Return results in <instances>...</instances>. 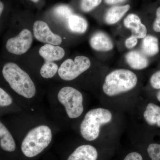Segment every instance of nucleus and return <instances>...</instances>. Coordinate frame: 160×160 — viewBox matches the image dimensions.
<instances>
[{
    "label": "nucleus",
    "instance_id": "f257e3e1",
    "mask_svg": "<svg viewBox=\"0 0 160 160\" xmlns=\"http://www.w3.org/2000/svg\"><path fill=\"white\" fill-rule=\"evenodd\" d=\"M2 76L13 93L18 96L31 99L36 94L35 85L28 73L12 62L6 63L2 70Z\"/></svg>",
    "mask_w": 160,
    "mask_h": 160
},
{
    "label": "nucleus",
    "instance_id": "f03ea898",
    "mask_svg": "<svg viewBox=\"0 0 160 160\" xmlns=\"http://www.w3.org/2000/svg\"><path fill=\"white\" fill-rule=\"evenodd\" d=\"M53 135L51 128L45 124L38 125L29 129L20 145L22 154L28 158L37 157L51 144Z\"/></svg>",
    "mask_w": 160,
    "mask_h": 160
},
{
    "label": "nucleus",
    "instance_id": "7ed1b4c3",
    "mask_svg": "<svg viewBox=\"0 0 160 160\" xmlns=\"http://www.w3.org/2000/svg\"><path fill=\"white\" fill-rule=\"evenodd\" d=\"M113 115L109 109L96 108L86 112L80 125L81 137L86 142H94L99 137L101 127L111 122Z\"/></svg>",
    "mask_w": 160,
    "mask_h": 160
},
{
    "label": "nucleus",
    "instance_id": "20e7f679",
    "mask_svg": "<svg viewBox=\"0 0 160 160\" xmlns=\"http://www.w3.org/2000/svg\"><path fill=\"white\" fill-rule=\"evenodd\" d=\"M136 74L127 69H116L106 76L103 83L104 94L114 97L132 90L137 85Z\"/></svg>",
    "mask_w": 160,
    "mask_h": 160
},
{
    "label": "nucleus",
    "instance_id": "39448f33",
    "mask_svg": "<svg viewBox=\"0 0 160 160\" xmlns=\"http://www.w3.org/2000/svg\"><path fill=\"white\" fill-rule=\"evenodd\" d=\"M57 98L70 119L78 118L82 114L84 111L83 96L77 89L71 86H65L60 89Z\"/></svg>",
    "mask_w": 160,
    "mask_h": 160
},
{
    "label": "nucleus",
    "instance_id": "423d86ee",
    "mask_svg": "<svg viewBox=\"0 0 160 160\" xmlns=\"http://www.w3.org/2000/svg\"><path fill=\"white\" fill-rule=\"evenodd\" d=\"M113 149L99 147L91 144H83L74 148L66 160H109Z\"/></svg>",
    "mask_w": 160,
    "mask_h": 160
},
{
    "label": "nucleus",
    "instance_id": "0eeeda50",
    "mask_svg": "<svg viewBox=\"0 0 160 160\" xmlns=\"http://www.w3.org/2000/svg\"><path fill=\"white\" fill-rule=\"evenodd\" d=\"M90 66L91 62L89 58L85 56H78L74 60H65L59 67L58 74L64 81H72L89 69Z\"/></svg>",
    "mask_w": 160,
    "mask_h": 160
},
{
    "label": "nucleus",
    "instance_id": "6e6552de",
    "mask_svg": "<svg viewBox=\"0 0 160 160\" xmlns=\"http://www.w3.org/2000/svg\"><path fill=\"white\" fill-rule=\"evenodd\" d=\"M32 42L33 35L31 32L27 29H23L16 36L7 40L6 49L12 54H25L31 48Z\"/></svg>",
    "mask_w": 160,
    "mask_h": 160
},
{
    "label": "nucleus",
    "instance_id": "1a4fd4ad",
    "mask_svg": "<svg viewBox=\"0 0 160 160\" xmlns=\"http://www.w3.org/2000/svg\"><path fill=\"white\" fill-rule=\"evenodd\" d=\"M33 33L36 39L46 44L59 46L62 42L59 35L53 33L48 24L41 20L36 21L33 24Z\"/></svg>",
    "mask_w": 160,
    "mask_h": 160
},
{
    "label": "nucleus",
    "instance_id": "9d476101",
    "mask_svg": "<svg viewBox=\"0 0 160 160\" xmlns=\"http://www.w3.org/2000/svg\"><path fill=\"white\" fill-rule=\"evenodd\" d=\"M17 143L13 133L7 125L0 120V149L8 153L17 150Z\"/></svg>",
    "mask_w": 160,
    "mask_h": 160
},
{
    "label": "nucleus",
    "instance_id": "9b49d317",
    "mask_svg": "<svg viewBox=\"0 0 160 160\" xmlns=\"http://www.w3.org/2000/svg\"><path fill=\"white\" fill-rule=\"evenodd\" d=\"M124 25L127 29H130L132 35L138 39H143L147 35V28L142 23L140 18L136 14L131 13L124 20Z\"/></svg>",
    "mask_w": 160,
    "mask_h": 160
},
{
    "label": "nucleus",
    "instance_id": "f8f14e48",
    "mask_svg": "<svg viewBox=\"0 0 160 160\" xmlns=\"http://www.w3.org/2000/svg\"><path fill=\"white\" fill-rule=\"evenodd\" d=\"M89 44L92 49L99 52L109 51L114 47L110 38L102 32L94 33L90 38Z\"/></svg>",
    "mask_w": 160,
    "mask_h": 160
},
{
    "label": "nucleus",
    "instance_id": "ddd939ff",
    "mask_svg": "<svg viewBox=\"0 0 160 160\" xmlns=\"http://www.w3.org/2000/svg\"><path fill=\"white\" fill-rule=\"evenodd\" d=\"M39 53L45 61L54 62L62 59L65 56V51L60 46L46 44L40 48Z\"/></svg>",
    "mask_w": 160,
    "mask_h": 160
},
{
    "label": "nucleus",
    "instance_id": "4468645a",
    "mask_svg": "<svg viewBox=\"0 0 160 160\" xmlns=\"http://www.w3.org/2000/svg\"><path fill=\"white\" fill-rule=\"evenodd\" d=\"M126 62L135 70L146 69L149 65L148 58L142 52L138 50H132L127 52L125 56Z\"/></svg>",
    "mask_w": 160,
    "mask_h": 160
},
{
    "label": "nucleus",
    "instance_id": "2eb2a0df",
    "mask_svg": "<svg viewBox=\"0 0 160 160\" xmlns=\"http://www.w3.org/2000/svg\"><path fill=\"white\" fill-rule=\"evenodd\" d=\"M15 99L9 92L0 87V116L17 111Z\"/></svg>",
    "mask_w": 160,
    "mask_h": 160
},
{
    "label": "nucleus",
    "instance_id": "dca6fc26",
    "mask_svg": "<svg viewBox=\"0 0 160 160\" xmlns=\"http://www.w3.org/2000/svg\"><path fill=\"white\" fill-rule=\"evenodd\" d=\"M129 5L114 6L109 8L105 16V21L108 25H114L118 22L130 9Z\"/></svg>",
    "mask_w": 160,
    "mask_h": 160
},
{
    "label": "nucleus",
    "instance_id": "f3484780",
    "mask_svg": "<svg viewBox=\"0 0 160 160\" xmlns=\"http://www.w3.org/2000/svg\"><path fill=\"white\" fill-rule=\"evenodd\" d=\"M142 52L146 57H153L159 52L158 38L151 35H146L142 41L141 45Z\"/></svg>",
    "mask_w": 160,
    "mask_h": 160
},
{
    "label": "nucleus",
    "instance_id": "a211bd4d",
    "mask_svg": "<svg viewBox=\"0 0 160 160\" xmlns=\"http://www.w3.org/2000/svg\"><path fill=\"white\" fill-rule=\"evenodd\" d=\"M68 24L70 31L79 34L85 33L88 27L87 21L78 15L73 14L70 16L68 20Z\"/></svg>",
    "mask_w": 160,
    "mask_h": 160
},
{
    "label": "nucleus",
    "instance_id": "6ab92c4d",
    "mask_svg": "<svg viewBox=\"0 0 160 160\" xmlns=\"http://www.w3.org/2000/svg\"><path fill=\"white\" fill-rule=\"evenodd\" d=\"M160 114V107L154 103H149L146 106L143 113V117L146 122L150 126L156 125L157 117Z\"/></svg>",
    "mask_w": 160,
    "mask_h": 160
},
{
    "label": "nucleus",
    "instance_id": "aec40b11",
    "mask_svg": "<svg viewBox=\"0 0 160 160\" xmlns=\"http://www.w3.org/2000/svg\"><path fill=\"white\" fill-rule=\"evenodd\" d=\"M58 69V66L56 63L45 61L40 69V74L44 78H52L57 73Z\"/></svg>",
    "mask_w": 160,
    "mask_h": 160
},
{
    "label": "nucleus",
    "instance_id": "412c9836",
    "mask_svg": "<svg viewBox=\"0 0 160 160\" xmlns=\"http://www.w3.org/2000/svg\"><path fill=\"white\" fill-rule=\"evenodd\" d=\"M53 13L57 17L60 19L68 20L69 17L73 14V12L69 6L60 5L54 8Z\"/></svg>",
    "mask_w": 160,
    "mask_h": 160
},
{
    "label": "nucleus",
    "instance_id": "4be33fe9",
    "mask_svg": "<svg viewBox=\"0 0 160 160\" xmlns=\"http://www.w3.org/2000/svg\"><path fill=\"white\" fill-rule=\"evenodd\" d=\"M146 150L150 160H160V144L151 143Z\"/></svg>",
    "mask_w": 160,
    "mask_h": 160
},
{
    "label": "nucleus",
    "instance_id": "5701e85b",
    "mask_svg": "<svg viewBox=\"0 0 160 160\" xmlns=\"http://www.w3.org/2000/svg\"><path fill=\"white\" fill-rule=\"evenodd\" d=\"M102 0H81L80 8L85 12L92 11L102 3Z\"/></svg>",
    "mask_w": 160,
    "mask_h": 160
},
{
    "label": "nucleus",
    "instance_id": "b1692460",
    "mask_svg": "<svg viewBox=\"0 0 160 160\" xmlns=\"http://www.w3.org/2000/svg\"><path fill=\"white\" fill-rule=\"evenodd\" d=\"M122 160H144L142 153L136 150L127 152L123 156Z\"/></svg>",
    "mask_w": 160,
    "mask_h": 160
},
{
    "label": "nucleus",
    "instance_id": "393cba45",
    "mask_svg": "<svg viewBox=\"0 0 160 160\" xmlns=\"http://www.w3.org/2000/svg\"><path fill=\"white\" fill-rule=\"evenodd\" d=\"M150 83L152 87L155 89H160V70L151 76Z\"/></svg>",
    "mask_w": 160,
    "mask_h": 160
},
{
    "label": "nucleus",
    "instance_id": "a878e982",
    "mask_svg": "<svg viewBox=\"0 0 160 160\" xmlns=\"http://www.w3.org/2000/svg\"><path fill=\"white\" fill-rule=\"evenodd\" d=\"M138 38L135 36L132 35L131 36L127 38L125 41V45L128 49H132L137 45Z\"/></svg>",
    "mask_w": 160,
    "mask_h": 160
},
{
    "label": "nucleus",
    "instance_id": "bb28decb",
    "mask_svg": "<svg viewBox=\"0 0 160 160\" xmlns=\"http://www.w3.org/2000/svg\"><path fill=\"white\" fill-rule=\"evenodd\" d=\"M154 31L160 32V6L157 9L156 12V19L152 26Z\"/></svg>",
    "mask_w": 160,
    "mask_h": 160
},
{
    "label": "nucleus",
    "instance_id": "cd10ccee",
    "mask_svg": "<svg viewBox=\"0 0 160 160\" xmlns=\"http://www.w3.org/2000/svg\"><path fill=\"white\" fill-rule=\"evenodd\" d=\"M126 0H105V3L107 5H114L126 2Z\"/></svg>",
    "mask_w": 160,
    "mask_h": 160
},
{
    "label": "nucleus",
    "instance_id": "c85d7f7f",
    "mask_svg": "<svg viewBox=\"0 0 160 160\" xmlns=\"http://www.w3.org/2000/svg\"><path fill=\"white\" fill-rule=\"evenodd\" d=\"M4 9H5V5H4V3L0 0V17L2 14Z\"/></svg>",
    "mask_w": 160,
    "mask_h": 160
},
{
    "label": "nucleus",
    "instance_id": "c756f323",
    "mask_svg": "<svg viewBox=\"0 0 160 160\" xmlns=\"http://www.w3.org/2000/svg\"><path fill=\"white\" fill-rule=\"evenodd\" d=\"M156 125L158 127L160 128V114L158 115L157 117Z\"/></svg>",
    "mask_w": 160,
    "mask_h": 160
},
{
    "label": "nucleus",
    "instance_id": "7c9ffc66",
    "mask_svg": "<svg viewBox=\"0 0 160 160\" xmlns=\"http://www.w3.org/2000/svg\"><path fill=\"white\" fill-rule=\"evenodd\" d=\"M157 98L158 101L160 102V90L157 94Z\"/></svg>",
    "mask_w": 160,
    "mask_h": 160
},
{
    "label": "nucleus",
    "instance_id": "2f4dec72",
    "mask_svg": "<svg viewBox=\"0 0 160 160\" xmlns=\"http://www.w3.org/2000/svg\"><path fill=\"white\" fill-rule=\"evenodd\" d=\"M30 1L33 2L37 3L38 2L39 0H30Z\"/></svg>",
    "mask_w": 160,
    "mask_h": 160
}]
</instances>
